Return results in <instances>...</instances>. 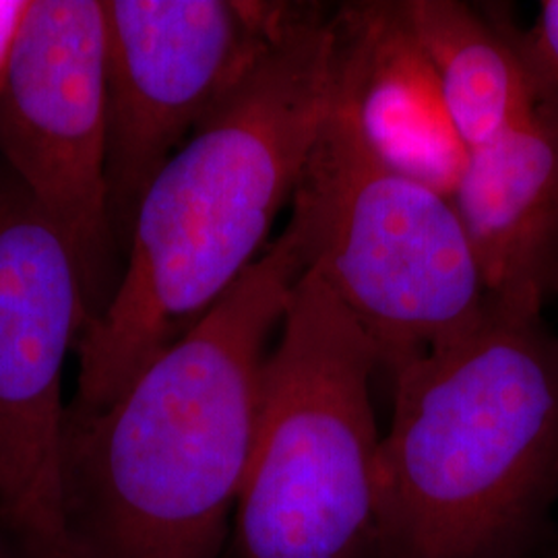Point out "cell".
Here are the masks:
<instances>
[{
  "label": "cell",
  "instance_id": "cell-12",
  "mask_svg": "<svg viewBox=\"0 0 558 558\" xmlns=\"http://www.w3.org/2000/svg\"><path fill=\"white\" fill-rule=\"evenodd\" d=\"M519 44L542 104L558 106V0H544L527 32L519 29Z\"/></svg>",
  "mask_w": 558,
  "mask_h": 558
},
{
  "label": "cell",
  "instance_id": "cell-3",
  "mask_svg": "<svg viewBox=\"0 0 558 558\" xmlns=\"http://www.w3.org/2000/svg\"><path fill=\"white\" fill-rule=\"evenodd\" d=\"M375 558H495L558 497V336L488 300L393 375Z\"/></svg>",
  "mask_w": 558,
  "mask_h": 558
},
{
  "label": "cell",
  "instance_id": "cell-1",
  "mask_svg": "<svg viewBox=\"0 0 558 558\" xmlns=\"http://www.w3.org/2000/svg\"><path fill=\"white\" fill-rule=\"evenodd\" d=\"M304 271L283 230L112 403L92 412L66 405L60 490L69 557H223L267 343Z\"/></svg>",
  "mask_w": 558,
  "mask_h": 558
},
{
  "label": "cell",
  "instance_id": "cell-8",
  "mask_svg": "<svg viewBox=\"0 0 558 558\" xmlns=\"http://www.w3.org/2000/svg\"><path fill=\"white\" fill-rule=\"evenodd\" d=\"M290 7L110 0L106 17V205L120 259L141 199L278 34Z\"/></svg>",
  "mask_w": 558,
  "mask_h": 558
},
{
  "label": "cell",
  "instance_id": "cell-10",
  "mask_svg": "<svg viewBox=\"0 0 558 558\" xmlns=\"http://www.w3.org/2000/svg\"><path fill=\"white\" fill-rule=\"evenodd\" d=\"M451 201L488 300L542 315L558 292V106L470 149Z\"/></svg>",
  "mask_w": 558,
  "mask_h": 558
},
{
  "label": "cell",
  "instance_id": "cell-13",
  "mask_svg": "<svg viewBox=\"0 0 558 558\" xmlns=\"http://www.w3.org/2000/svg\"><path fill=\"white\" fill-rule=\"evenodd\" d=\"M32 0H0V92L7 81L21 23L27 15Z\"/></svg>",
  "mask_w": 558,
  "mask_h": 558
},
{
  "label": "cell",
  "instance_id": "cell-9",
  "mask_svg": "<svg viewBox=\"0 0 558 558\" xmlns=\"http://www.w3.org/2000/svg\"><path fill=\"white\" fill-rule=\"evenodd\" d=\"M331 25L333 94L366 145L399 174L451 199L470 149L403 0L345 4Z\"/></svg>",
  "mask_w": 558,
  "mask_h": 558
},
{
  "label": "cell",
  "instance_id": "cell-14",
  "mask_svg": "<svg viewBox=\"0 0 558 558\" xmlns=\"http://www.w3.org/2000/svg\"><path fill=\"white\" fill-rule=\"evenodd\" d=\"M0 558H25L21 555L20 548L2 532V527H0Z\"/></svg>",
  "mask_w": 558,
  "mask_h": 558
},
{
  "label": "cell",
  "instance_id": "cell-11",
  "mask_svg": "<svg viewBox=\"0 0 558 558\" xmlns=\"http://www.w3.org/2000/svg\"><path fill=\"white\" fill-rule=\"evenodd\" d=\"M459 137L474 149L538 108L519 29L459 0H403Z\"/></svg>",
  "mask_w": 558,
  "mask_h": 558
},
{
  "label": "cell",
  "instance_id": "cell-5",
  "mask_svg": "<svg viewBox=\"0 0 558 558\" xmlns=\"http://www.w3.org/2000/svg\"><path fill=\"white\" fill-rule=\"evenodd\" d=\"M283 228L393 375L470 329L488 296L453 201L389 168L341 101L320 126Z\"/></svg>",
  "mask_w": 558,
  "mask_h": 558
},
{
  "label": "cell",
  "instance_id": "cell-7",
  "mask_svg": "<svg viewBox=\"0 0 558 558\" xmlns=\"http://www.w3.org/2000/svg\"><path fill=\"white\" fill-rule=\"evenodd\" d=\"M0 161L71 248L92 323L122 274L106 205L100 0L29 2L0 92Z\"/></svg>",
  "mask_w": 558,
  "mask_h": 558
},
{
  "label": "cell",
  "instance_id": "cell-6",
  "mask_svg": "<svg viewBox=\"0 0 558 558\" xmlns=\"http://www.w3.org/2000/svg\"><path fill=\"white\" fill-rule=\"evenodd\" d=\"M85 325L71 248L0 161V527L25 558H71L62 368Z\"/></svg>",
  "mask_w": 558,
  "mask_h": 558
},
{
  "label": "cell",
  "instance_id": "cell-2",
  "mask_svg": "<svg viewBox=\"0 0 558 558\" xmlns=\"http://www.w3.org/2000/svg\"><path fill=\"white\" fill-rule=\"evenodd\" d=\"M333 25L292 9L149 182L117 292L81 331L75 410H101L260 257L333 101Z\"/></svg>",
  "mask_w": 558,
  "mask_h": 558
},
{
  "label": "cell",
  "instance_id": "cell-4",
  "mask_svg": "<svg viewBox=\"0 0 558 558\" xmlns=\"http://www.w3.org/2000/svg\"><path fill=\"white\" fill-rule=\"evenodd\" d=\"M260 375L232 519L236 558H375L380 435L375 343L304 271Z\"/></svg>",
  "mask_w": 558,
  "mask_h": 558
}]
</instances>
